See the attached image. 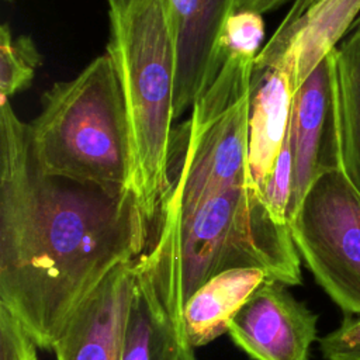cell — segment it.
I'll return each instance as SVG.
<instances>
[{"label":"cell","mask_w":360,"mask_h":360,"mask_svg":"<svg viewBox=\"0 0 360 360\" xmlns=\"http://www.w3.org/2000/svg\"><path fill=\"white\" fill-rule=\"evenodd\" d=\"M110 55L124 96L131 143L129 187L158 221L169 187L177 30L169 0H107Z\"/></svg>","instance_id":"3957f363"},{"label":"cell","mask_w":360,"mask_h":360,"mask_svg":"<svg viewBox=\"0 0 360 360\" xmlns=\"http://www.w3.org/2000/svg\"><path fill=\"white\" fill-rule=\"evenodd\" d=\"M262 269H232L200 287L183 308L184 326L193 347L204 346L229 330L236 312L264 281Z\"/></svg>","instance_id":"4fadbf2b"},{"label":"cell","mask_w":360,"mask_h":360,"mask_svg":"<svg viewBox=\"0 0 360 360\" xmlns=\"http://www.w3.org/2000/svg\"><path fill=\"white\" fill-rule=\"evenodd\" d=\"M336 100L342 170L360 191V38L336 46Z\"/></svg>","instance_id":"5bb4252c"},{"label":"cell","mask_w":360,"mask_h":360,"mask_svg":"<svg viewBox=\"0 0 360 360\" xmlns=\"http://www.w3.org/2000/svg\"><path fill=\"white\" fill-rule=\"evenodd\" d=\"M156 221L131 188L45 174L28 122L0 100V302L52 349L83 300L149 248Z\"/></svg>","instance_id":"6da1fadb"},{"label":"cell","mask_w":360,"mask_h":360,"mask_svg":"<svg viewBox=\"0 0 360 360\" xmlns=\"http://www.w3.org/2000/svg\"><path fill=\"white\" fill-rule=\"evenodd\" d=\"M290 0H239L238 11H256L259 14L271 11L285 4Z\"/></svg>","instance_id":"44dd1931"},{"label":"cell","mask_w":360,"mask_h":360,"mask_svg":"<svg viewBox=\"0 0 360 360\" xmlns=\"http://www.w3.org/2000/svg\"><path fill=\"white\" fill-rule=\"evenodd\" d=\"M294 94L290 73L281 65L253 72L249 115V163L262 193L288 132Z\"/></svg>","instance_id":"7c38bea8"},{"label":"cell","mask_w":360,"mask_h":360,"mask_svg":"<svg viewBox=\"0 0 360 360\" xmlns=\"http://www.w3.org/2000/svg\"><path fill=\"white\" fill-rule=\"evenodd\" d=\"M288 136L292 156L291 222L314 180L325 172L342 170L336 100V48L321 60L295 91Z\"/></svg>","instance_id":"52a82bcc"},{"label":"cell","mask_w":360,"mask_h":360,"mask_svg":"<svg viewBox=\"0 0 360 360\" xmlns=\"http://www.w3.org/2000/svg\"><path fill=\"white\" fill-rule=\"evenodd\" d=\"M177 30L174 120L215 80L222 62V37L239 0H169Z\"/></svg>","instance_id":"30bf717a"},{"label":"cell","mask_w":360,"mask_h":360,"mask_svg":"<svg viewBox=\"0 0 360 360\" xmlns=\"http://www.w3.org/2000/svg\"><path fill=\"white\" fill-rule=\"evenodd\" d=\"M292 190V156L290 136L287 132L285 141L276 160L269 181L263 190L264 201L273 218L283 225L290 224V202Z\"/></svg>","instance_id":"2e32d148"},{"label":"cell","mask_w":360,"mask_h":360,"mask_svg":"<svg viewBox=\"0 0 360 360\" xmlns=\"http://www.w3.org/2000/svg\"><path fill=\"white\" fill-rule=\"evenodd\" d=\"M325 360H360V315H346L340 326L319 340Z\"/></svg>","instance_id":"d6986e66"},{"label":"cell","mask_w":360,"mask_h":360,"mask_svg":"<svg viewBox=\"0 0 360 360\" xmlns=\"http://www.w3.org/2000/svg\"><path fill=\"white\" fill-rule=\"evenodd\" d=\"M167 177L158 218L174 239L183 308L232 269H262L285 285L301 284L290 226L273 218L250 169L245 108L201 107L173 128Z\"/></svg>","instance_id":"7a4b0ae2"},{"label":"cell","mask_w":360,"mask_h":360,"mask_svg":"<svg viewBox=\"0 0 360 360\" xmlns=\"http://www.w3.org/2000/svg\"><path fill=\"white\" fill-rule=\"evenodd\" d=\"M138 259L115 267L76 308L53 343L56 360H121Z\"/></svg>","instance_id":"9c48e42d"},{"label":"cell","mask_w":360,"mask_h":360,"mask_svg":"<svg viewBox=\"0 0 360 360\" xmlns=\"http://www.w3.org/2000/svg\"><path fill=\"white\" fill-rule=\"evenodd\" d=\"M360 15V0H323L308 10L287 32L271 35L255 59L253 72L281 65L294 91L343 39Z\"/></svg>","instance_id":"8fae6325"},{"label":"cell","mask_w":360,"mask_h":360,"mask_svg":"<svg viewBox=\"0 0 360 360\" xmlns=\"http://www.w3.org/2000/svg\"><path fill=\"white\" fill-rule=\"evenodd\" d=\"M321 1H323V0H294L292 6L290 7L287 14L284 15L283 21L278 24V27H277V30L274 31L273 35H281V34L287 32L308 10H311L312 7L319 4Z\"/></svg>","instance_id":"ffe728a7"},{"label":"cell","mask_w":360,"mask_h":360,"mask_svg":"<svg viewBox=\"0 0 360 360\" xmlns=\"http://www.w3.org/2000/svg\"><path fill=\"white\" fill-rule=\"evenodd\" d=\"M287 287L264 281L229 325L233 343L255 360H308L318 316Z\"/></svg>","instance_id":"ba28073f"},{"label":"cell","mask_w":360,"mask_h":360,"mask_svg":"<svg viewBox=\"0 0 360 360\" xmlns=\"http://www.w3.org/2000/svg\"><path fill=\"white\" fill-rule=\"evenodd\" d=\"M264 38V22L256 11H238L226 24L222 37V51L257 56Z\"/></svg>","instance_id":"e0dca14e"},{"label":"cell","mask_w":360,"mask_h":360,"mask_svg":"<svg viewBox=\"0 0 360 360\" xmlns=\"http://www.w3.org/2000/svg\"><path fill=\"white\" fill-rule=\"evenodd\" d=\"M35 347L22 322L0 302V360H37Z\"/></svg>","instance_id":"ac0fdd59"},{"label":"cell","mask_w":360,"mask_h":360,"mask_svg":"<svg viewBox=\"0 0 360 360\" xmlns=\"http://www.w3.org/2000/svg\"><path fill=\"white\" fill-rule=\"evenodd\" d=\"M290 231L316 283L345 315H360V191L343 170L314 180Z\"/></svg>","instance_id":"5b68a950"},{"label":"cell","mask_w":360,"mask_h":360,"mask_svg":"<svg viewBox=\"0 0 360 360\" xmlns=\"http://www.w3.org/2000/svg\"><path fill=\"white\" fill-rule=\"evenodd\" d=\"M121 360H195L184 326L174 239L159 218L138 257Z\"/></svg>","instance_id":"8992f818"},{"label":"cell","mask_w":360,"mask_h":360,"mask_svg":"<svg viewBox=\"0 0 360 360\" xmlns=\"http://www.w3.org/2000/svg\"><path fill=\"white\" fill-rule=\"evenodd\" d=\"M32 155L48 176L131 188V143L124 96L105 52L73 79L53 83L28 122ZM132 190V188H131Z\"/></svg>","instance_id":"277c9868"},{"label":"cell","mask_w":360,"mask_h":360,"mask_svg":"<svg viewBox=\"0 0 360 360\" xmlns=\"http://www.w3.org/2000/svg\"><path fill=\"white\" fill-rule=\"evenodd\" d=\"M41 63L42 56L30 37H13L7 24L0 27V100H11L27 89Z\"/></svg>","instance_id":"9a60e30c"},{"label":"cell","mask_w":360,"mask_h":360,"mask_svg":"<svg viewBox=\"0 0 360 360\" xmlns=\"http://www.w3.org/2000/svg\"><path fill=\"white\" fill-rule=\"evenodd\" d=\"M349 34H353V35H356L357 38H360V15H359V17L356 18V21L353 22V25H352Z\"/></svg>","instance_id":"7402d4cb"}]
</instances>
